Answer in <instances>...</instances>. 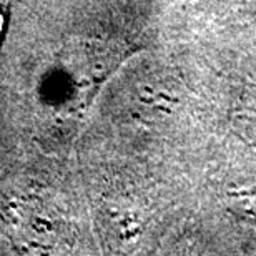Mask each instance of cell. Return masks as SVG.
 Listing matches in <instances>:
<instances>
[{"label": "cell", "instance_id": "1", "mask_svg": "<svg viewBox=\"0 0 256 256\" xmlns=\"http://www.w3.org/2000/svg\"><path fill=\"white\" fill-rule=\"evenodd\" d=\"M4 25H5V18H4V10H2V7H0V38H2Z\"/></svg>", "mask_w": 256, "mask_h": 256}]
</instances>
